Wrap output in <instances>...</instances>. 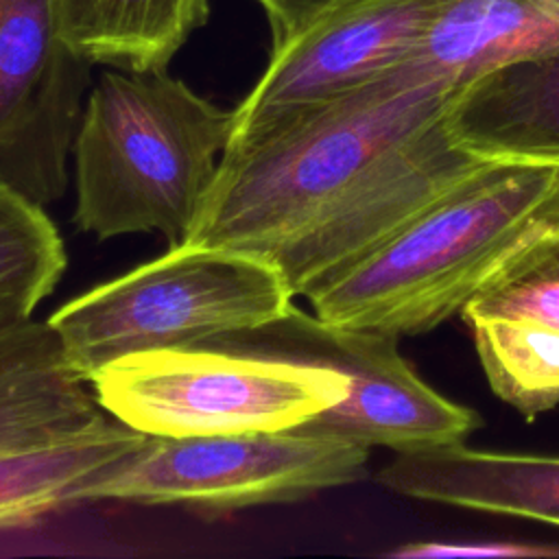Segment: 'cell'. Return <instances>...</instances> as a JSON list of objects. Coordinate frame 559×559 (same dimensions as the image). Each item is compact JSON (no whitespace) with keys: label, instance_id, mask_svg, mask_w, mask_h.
<instances>
[{"label":"cell","instance_id":"cell-1","mask_svg":"<svg viewBox=\"0 0 559 559\" xmlns=\"http://www.w3.org/2000/svg\"><path fill=\"white\" fill-rule=\"evenodd\" d=\"M456 87L415 57L229 144L186 240L258 255L306 297L491 166L448 133Z\"/></svg>","mask_w":559,"mask_h":559},{"label":"cell","instance_id":"cell-2","mask_svg":"<svg viewBox=\"0 0 559 559\" xmlns=\"http://www.w3.org/2000/svg\"><path fill=\"white\" fill-rule=\"evenodd\" d=\"M552 227H559V166L491 164L306 299L334 325L397 338L426 334L461 312L513 253Z\"/></svg>","mask_w":559,"mask_h":559},{"label":"cell","instance_id":"cell-3","mask_svg":"<svg viewBox=\"0 0 559 559\" xmlns=\"http://www.w3.org/2000/svg\"><path fill=\"white\" fill-rule=\"evenodd\" d=\"M223 109L166 70H105L72 144L79 231L98 240L159 234L181 245L231 140Z\"/></svg>","mask_w":559,"mask_h":559},{"label":"cell","instance_id":"cell-4","mask_svg":"<svg viewBox=\"0 0 559 559\" xmlns=\"http://www.w3.org/2000/svg\"><path fill=\"white\" fill-rule=\"evenodd\" d=\"M293 299V288L266 260L186 240L72 297L46 321L87 382L131 354L192 347L266 325L286 314Z\"/></svg>","mask_w":559,"mask_h":559},{"label":"cell","instance_id":"cell-5","mask_svg":"<svg viewBox=\"0 0 559 559\" xmlns=\"http://www.w3.org/2000/svg\"><path fill=\"white\" fill-rule=\"evenodd\" d=\"M87 384L107 415L148 437L286 430L347 395L338 371L201 345L118 358Z\"/></svg>","mask_w":559,"mask_h":559},{"label":"cell","instance_id":"cell-6","mask_svg":"<svg viewBox=\"0 0 559 559\" xmlns=\"http://www.w3.org/2000/svg\"><path fill=\"white\" fill-rule=\"evenodd\" d=\"M371 448L306 428L207 437H146L100 469L76 504L124 500L229 513L297 502L367 476Z\"/></svg>","mask_w":559,"mask_h":559},{"label":"cell","instance_id":"cell-7","mask_svg":"<svg viewBox=\"0 0 559 559\" xmlns=\"http://www.w3.org/2000/svg\"><path fill=\"white\" fill-rule=\"evenodd\" d=\"M397 341L328 323L293 304L266 325L214 336L201 347L338 371L347 395L299 428L393 452L465 441L480 426L478 413L432 389L400 354Z\"/></svg>","mask_w":559,"mask_h":559},{"label":"cell","instance_id":"cell-8","mask_svg":"<svg viewBox=\"0 0 559 559\" xmlns=\"http://www.w3.org/2000/svg\"><path fill=\"white\" fill-rule=\"evenodd\" d=\"M90 68L57 0H0V183L41 207L68 190Z\"/></svg>","mask_w":559,"mask_h":559},{"label":"cell","instance_id":"cell-9","mask_svg":"<svg viewBox=\"0 0 559 559\" xmlns=\"http://www.w3.org/2000/svg\"><path fill=\"white\" fill-rule=\"evenodd\" d=\"M459 2L334 0L290 39L271 48L258 83L234 107L229 144L415 59Z\"/></svg>","mask_w":559,"mask_h":559},{"label":"cell","instance_id":"cell-10","mask_svg":"<svg viewBox=\"0 0 559 559\" xmlns=\"http://www.w3.org/2000/svg\"><path fill=\"white\" fill-rule=\"evenodd\" d=\"M445 127L454 144L480 162L559 166V46L459 83Z\"/></svg>","mask_w":559,"mask_h":559},{"label":"cell","instance_id":"cell-11","mask_svg":"<svg viewBox=\"0 0 559 559\" xmlns=\"http://www.w3.org/2000/svg\"><path fill=\"white\" fill-rule=\"evenodd\" d=\"M376 480L413 500L559 526V454L480 450L454 441L395 452Z\"/></svg>","mask_w":559,"mask_h":559},{"label":"cell","instance_id":"cell-12","mask_svg":"<svg viewBox=\"0 0 559 559\" xmlns=\"http://www.w3.org/2000/svg\"><path fill=\"white\" fill-rule=\"evenodd\" d=\"M109 417L48 321L0 330V454L72 439Z\"/></svg>","mask_w":559,"mask_h":559},{"label":"cell","instance_id":"cell-13","mask_svg":"<svg viewBox=\"0 0 559 559\" xmlns=\"http://www.w3.org/2000/svg\"><path fill=\"white\" fill-rule=\"evenodd\" d=\"M68 46L92 66L166 70L207 22L210 0H57Z\"/></svg>","mask_w":559,"mask_h":559},{"label":"cell","instance_id":"cell-14","mask_svg":"<svg viewBox=\"0 0 559 559\" xmlns=\"http://www.w3.org/2000/svg\"><path fill=\"white\" fill-rule=\"evenodd\" d=\"M148 435L116 417L72 439L0 454V528L28 526L76 504L79 489L100 469L138 450Z\"/></svg>","mask_w":559,"mask_h":559},{"label":"cell","instance_id":"cell-15","mask_svg":"<svg viewBox=\"0 0 559 559\" xmlns=\"http://www.w3.org/2000/svg\"><path fill=\"white\" fill-rule=\"evenodd\" d=\"M559 46V0H463L417 59L459 83L513 57Z\"/></svg>","mask_w":559,"mask_h":559},{"label":"cell","instance_id":"cell-16","mask_svg":"<svg viewBox=\"0 0 559 559\" xmlns=\"http://www.w3.org/2000/svg\"><path fill=\"white\" fill-rule=\"evenodd\" d=\"M489 389L526 419L559 406V332L522 317L465 321Z\"/></svg>","mask_w":559,"mask_h":559},{"label":"cell","instance_id":"cell-17","mask_svg":"<svg viewBox=\"0 0 559 559\" xmlns=\"http://www.w3.org/2000/svg\"><path fill=\"white\" fill-rule=\"evenodd\" d=\"M66 266L63 238L44 207L0 183V330L33 319Z\"/></svg>","mask_w":559,"mask_h":559},{"label":"cell","instance_id":"cell-18","mask_svg":"<svg viewBox=\"0 0 559 559\" xmlns=\"http://www.w3.org/2000/svg\"><path fill=\"white\" fill-rule=\"evenodd\" d=\"M461 317H522L559 332V227L513 253L472 295Z\"/></svg>","mask_w":559,"mask_h":559},{"label":"cell","instance_id":"cell-19","mask_svg":"<svg viewBox=\"0 0 559 559\" xmlns=\"http://www.w3.org/2000/svg\"><path fill=\"white\" fill-rule=\"evenodd\" d=\"M397 559H496V557H559L557 544L511 542V539H472V542H408L386 552Z\"/></svg>","mask_w":559,"mask_h":559},{"label":"cell","instance_id":"cell-20","mask_svg":"<svg viewBox=\"0 0 559 559\" xmlns=\"http://www.w3.org/2000/svg\"><path fill=\"white\" fill-rule=\"evenodd\" d=\"M269 22L271 48L290 39L334 0H255Z\"/></svg>","mask_w":559,"mask_h":559}]
</instances>
